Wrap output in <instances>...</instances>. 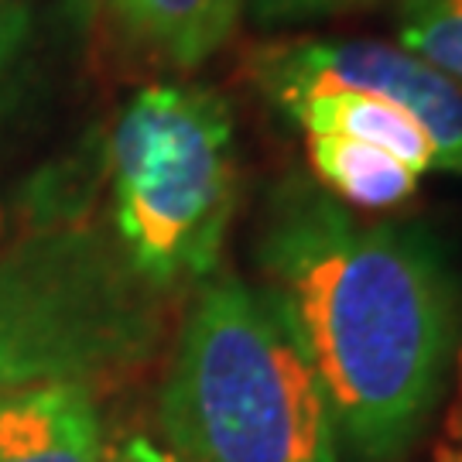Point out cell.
<instances>
[{
    "instance_id": "cell-6",
    "label": "cell",
    "mask_w": 462,
    "mask_h": 462,
    "mask_svg": "<svg viewBox=\"0 0 462 462\" xmlns=\"http://www.w3.org/2000/svg\"><path fill=\"white\" fill-rule=\"evenodd\" d=\"M0 462H106L89 383H38L0 397Z\"/></svg>"
},
{
    "instance_id": "cell-7",
    "label": "cell",
    "mask_w": 462,
    "mask_h": 462,
    "mask_svg": "<svg viewBox=\"0 0 462 462\" xmlns=\"http://www.w3.org/2000/svg\"><path fill=\"white\" fill-rule=\"evenodd\" d=\"M120 34L162 66L192 72L233 42L247 0H103Z\"/></svg>"
},
{
    "instance_id": "cell-15",
    "label": "cell",
    "mask_w": 462,
    "mask_h": 462,
    "mask_svg": "<svg viewBox=\"0 0 462 462\" xmlns=\"http://www.w3.org/2000/svg\"><path fill=\"white\" fill-rule=\"evenodd\" d=\"M459 401H462V349H459Z\"/></svg>"
},
{
    "instance_id": "cell-14",
    "label": "cell",
    "mask_w": 462,
    "mask_h": 462,
    "mask_svg": "<svg viewBox=\"0 0 462 462\" xmlns=\"http://www.w3.org/2000/svg\"><path fill=\"white\" fill-rule=\"evenodd\" d=\"M431 462H462V452H459V448L442 446V448H435V459H431Z\"/></svg>"
},
{
    "instance_id": "cell-10",
    "label": "cell",
    "mask_w": 462,
    "mask_h": 462,
    "mask_svg": "<svg viewBox=\"0 0 462 462\" xmlns=\"http://www.w3.org/2000/svg\"><path fill=\"white\" fill-rule=\"evenodd\" d=\"M394 38L414 59L462 86V0H394Z\"/></svg>"
},
{
    "instance_id": "cell-13",
    "label": "cell",
    "mask_w": 462,
    "mask_h": 462,
    "mask_svg": "<svg viewBox=\"0 0 462 462\" xmlns=\"http://www.w3.org/2000/svg\"><path fill=\"white\" fill-rule=\"evenodd\" d=\"M110 462H185L179 459L171 448H162V446H154L151 439H127L124 446L114 452V459Z\"/></svg>"
},
{
    "instance_id": "cell-1",
    "label": "cell",
    "mask_w": 462,
    "mask_h": 462,
    "mask_svg": "<svg viewBox=\"0 0 462 462\" xmlns=\"http://www.w3.org/2000/svg\"><path fill=\"white\" fill-rule=\"evenodd\" d=\"M261 291L288 326L360 462H397L439 404L459 332L442 240L404 219H364L309 175L267 189Z\"/></svg>"
},
{
    "instance_id": "cell-2",
    "label": "cell",
    "mask_w": 462,
    "mask_h": 462,
    "mask_svg": "<svg viewBox=\"0 0 462 462\" xmlns=\"http://www.w3.org/2000/svg\"><path fill=\"white\" fill-rule=\"evenodd\" d=\"M158 414L185 462H339L312 366L264 291L233 274L199 284Z\"/></svg>"
},
{
    "instance_id": "cell-8",
    "label": "cell",
    "mask_w": 462,
    "mask_h": 462,
    "mask_svg": "<svg viewBox=\"0 0 462 462\" xmlns=\"http://www.w3.org/2000/svg\"><path fill=\"white\" fill-rule=\"evenodd\" d=\"M278 114L288 116L305 137L332 134V137L364 141V144H374V148L401 158L421 179L446 175L439 148L431 144L429 131L397 103L349 93V89H322V93H305V97L288 99L284 106H278Z\"/></svg>"
},
{
    "instance_id": "cell-3",
    "label": "cell",
    "mask_w": 462,
    "mask_h": 462,
    "mask_svg": "<svg viewBox=\"0 0 462 462\" xmlns=\"http://www.w3.org/2000/svg\"><path fill=\"white\" fill-rule=\"evenodd\" d=\"M114 240L151 291L216 274L240 206L233 106L213 86L151 83L110 131Z\"/></svg>"
},
{
    "instance_id": "cell-12",
    "label": "cell",
    "mask_w": 462,
    "mask_h": 462,
    "mask_svg": "<svg viewBox=\"0 0 462 462\" xmlns=\"http://www.w3.org/2000/svg\"><path fill=\"white\" fill-rule=\"evenodd\" d=\"M34 34L32 0H0V114L11 99L21 62Z\"/></svg>"
},
{
    "instance_id": "cell-11",
    "label": "cell",
    "mask_w": 462,
    "mask_h": 462,
    "mask_svg": "<svg viewBox=\"0 0 462 462\" xmlns=\"http://www.w3.org/2000/svg\"><path fill=\"white\" fill-rule=\"evenodd\" d=\"M383 0H247V17L257 28H298L326 17L353 14L364 7H377Z\"/></svg>"
},
{
    "instance_id": "cell-5",
    "label": "cell",
    "mask_w": 462,
    "mask_h": 462,
    "mask_svg": "<svg viewBox=\"0 0 462 462\" xmlns=\"http://www.w3.org/2000/svg\"><path fill=\"white\" fill-rule=\"evenodd\" d=\"M247 76L278 110L288 99L349 89L404 106L429 131L442 171L462 175V86L425 66L397 42L298 34L274 38L247 55Z\"/></svg>"
},
{
    "instance_id": "cell-4",
    "label": "cell",
    "mask_w": 462,
    "mask_h": 462,
    "mask_svg": "<svg viewBox=\"0 0 462 462\" xmlns=\"http://www.w3.org/2000/svg\"><path fill=\"white\" fill-rule=\"evenodd\" d=\"M158 339L154 291L114 236L51 223L0 250V397L38 383H97Z\"/></svg>"
},
{
    "instance_id": "cell-9",
    "label": "cell",
    "mask_w": 462,
    "mask_h": 462,
    "mask_svg": "<svg viewBox=\"0 0 462 462\" xmlns=\"http://www.w3.org/2000/svg\"><path fill=\"white\" fill-rule=\"evenodd\" d=\"M309 165L315 182L356 213L397 209L421 185V175L401 158L364 141L332 137V134L309 137Z\"/></svg>"
}]
</instances>
